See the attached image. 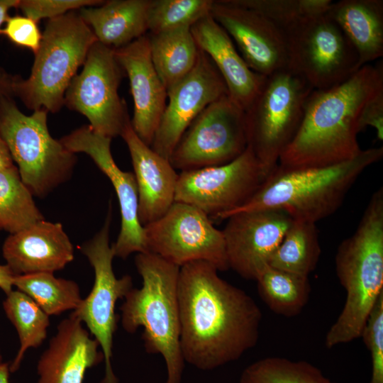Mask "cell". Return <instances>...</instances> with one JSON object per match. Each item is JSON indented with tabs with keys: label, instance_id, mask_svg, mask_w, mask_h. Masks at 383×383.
<instances>
[{
	"label": "cell",
	"instance_id": "cell-1",
	"mask_svg": "<svg viewBox=\"0 0 383 383\" xmlns=\"http://www.w3.org/2000/svg\"><path fill=\"white\" fill-rule=\"evenodd\" d=\"M205 261L179 268L178 303L184 360L211 370L238 360L259 338L262 311L243 289Z\"/></svg>",
	"mask_w": 383,
	"mask_h": 383
},
{
	"label": "cell",
	"instance_id": "cell-2",
	"mask_svg": "<svg viewBox=\"0 0 383 383\" xmlns=\"http://www.w3.org/2000/svg\"><path fill=\"white\" fill-rule=\"evenodd\" d=\"M382 90V62L362 66L335 87L313 89L306 99L300 127L278 165L323 167L357 156L362 150L357 140L362 110Z\"/></svg>",
	"mask_w": 383,
	"mask_h": 383
},
{
	"label": "cell",
	"instance_id": "cell-3",
	"mask_svg": "<svg viewBox=\"0 0 383 383\" xmlns=\"http://www.w3.org/2000/svg\"><path fill=\"white\" fill-rule=\"evenodd\" d=\"M335 272L346 292L343 309L325 338L332 348L360 338L383 292V189L373 193L354 233L339 245Z\"/></svg>",
	"mask_w": 383,
	"mask_h": 383
},
{
	"label": "cell",
	"instance_id": "cell-4",
	"mask_svg": "<svg viewBox=\"0 0 383 383\" xmlns=\"http://www.w3.org/2000/svg\"><path fill=\"white\" fill-rule=\"evenodd\" d=\"M382 157L381 146L362 150L350 160L327 166L278 165L253 196L226 219L240 211L274 209L293 219L316 223L337 211L362 173Z\"/></svg>",
	"mask_w": 383,
	"mask_h": 383
},
{
	"label": "cell",
	"instance_id": "cell-5",
	"mask_svg": "<svg viewBox=\"0 0 383 383\" xmlns=\"http://www.w3.org/2000/svg\"><path fill=\"white\" fill-rule=\"evenodd\" d=\"M135 265L142 277L141 288H132L120 310L121 325L129 333L143 327L147 353L165 360V383H180L184 360L180 347L178 303L179 267L150 252L137 253Z\"/></svg>",
	"mask_w": 383,
	"mask_h": 383
},
{
	"label": "cell",
	"instance_id": "cell-6",
	"mask_svg": "<svg viewBox=\"0 0 383 383\" xmlns=\"http://www.w3.org/2000/svg\"><path fill=\"white\" fill-rule=\"evenodd\" d=\"M96 41L91 28L75 11L48 19L30 76H16L14 96L33 111H59L70 83Z\"/></svg>",
	"mask_w": 383,
	"mask_h": 383
},
{
	"label": "cell",
	"instance_id": "cell-7",
	"mask_svg": "<svg viewBox=\"0 0 383 383\" xmlns=\"http://www.w3.org/2000/svg\"><path fill=\"white\" fill-rule=\"evenodd\" d=\"M313 90L301 75L287 67L265 77L245 111L248 146L257 159L265 179L296 135Z\"/></svg>",
	"mask_w": 383,
	"mask_h": 383
},
{
	"label": "cell",
	"instance_id": "cell-8",
	"mask_svg": "<svg viewBox=\"0 0 383 383\" xmlns=\"http://www.w3.org/2000/svg\"><path fill=\"white\" fill-rule=\"evenodd\" d=\"M48 113L41 109L28 116L19 110L13 97L0 100V135L22 181L40 197L67 180L77 160L75 153L51 136Z\"/></svg>",
	"mask_w": 383,
	"mask_h": 383
},
{
	"label": "cell",
	"instance_id": "cell-9",
	"mask_svg": "<svg viewBox=\"0 0 383 383\" xmlns=\"http://www.w3.org/2000/svg\"><path fill=\"white\" fill-rule=\"evenodd\" d=\"M284 33L288 67L313 89L340 84L362 67L354 47L327 12L305 18Z\"/></svg>",
	"mask_w": 383,
	"mask_h": 383
},
{
	"label": "cell",
	"instance_id": "cell-10",
	"mask_svg": "<svg viewBox=\"0 0 383 383\" xmlns=\"http://www.w3.org/2000/svg\"><path fill=\"white\" fill-rule=\"evenodd\" d=\"M111 221V207L101 230L79 248L94 269V282L89 295L70 314L85 323L101 348L105 361V374L101 383H118L111 365L118 322L115 306L118 299H124L133 288L131 276L117 278L113 270L115 255L109 243Z\"/></svg>",
	"mask_w": 383,
	"mask_h": 383
},
{
	"label": "cell",
	"instance_id": "cell-11",
	"mask_svg": "<svg viewBox=\"0 0 383 383\" xmlns=\"http://www.w3.org/2000/svg\"><path fill=\"white\" fill-rule=\"evenodd\" d=\"M83 65L66 90L64 105L84 115L96 133L111 139L121 136L131 119L126 104L118 95L125 72L115 50L97 40Z\"/></svg>",
	"mask_w": 383,
	"mask_h": 383
},
{
	"label": "cell",
	"instance_id": "cell-12",
	"mask_svg": "<svg viewBox=\"0 0 383 383\" xmlns=\"http://www.w3.org/2000/svg\"><path fill=\"white\" fill-rule=\"evenodd\" d=\"M247 147L245 111L227 94L210 104L191 123L170 162L181 172L218 166L233 161Z\"/></svg>",
	"mask_w": 383,
	"mask_h": 383
},
{
	"label": "cell",
	"instance_id": "cell-13",
	"mask_svg": "<svg viewBox=\"0 0 383 383\" xmlns=\"http://www.w3.org/2000/svg\"><path fill=\"white\" fill-rule=\"evenodd\" d=\"M148 252L179 267L194 261L229 269L222 231L199 209L174 201L160 218L143 226Z\"/></svg>",
	"mask_w": 383,
	"mask_h": 383
},
{
	"label": "cell",
	"instance_id": "cell-14",
	"mask_svg": "<svg viewBox=\"0 0 383 383\" xmlns=\"http://www.w3.org/2000/svg\"><path fill=\"white\" fill-rule=\"evenodd\" d=\"M264 180L261 166L248 146L228 163L181 172L174 201L192 205L209 217L226 219L253 196Z\"/></svg>",
	"mask_w": 383,
	"mask_h": 383
},
{
	"label": "cell",
	"instance_id": "cell-15",
	"mask_svg": "<svg viewBox=\"0 0 383 383\" xmlns=\"http://www.w3.org/2000/svg\"><path fill=\"white\" fill-rule=\"evenodd\" d=\"M210 15L226 31L255 72L267 77L288 67L284 31L260 12L238 0H213Z\"/></svg>",
	"mask_w": 383,
	"mask_h": 383
},
{
	"label": "cell",
	"instance_id": "cell-16",
	"mask_svg": "<svg viewBox=\"0 0 383 383\" xmlns=\"http://www.w3.org/2000/svg\"><path fill=\"white\" fill-rule=\"evenodd\" d=\"M111 138L83 126L60 140L73 153L88 155L111 181L118 199L121 223L116 241L111 245L115 257L126 259L133 252H148L144 228L138 218V193L133 173L121 170L111 151Z\"/></svg>",
	"mask_w": 383,
	"mask_h": 383
},
{
	"label": "cell",
	"instance_id": "cell-17",
	"mask_svg": "<svg viewBox=\"0 0 383 383\" xmlns=\"http://www.w3.org/2000/svg\"><path fill=\"white\" fill-rule=\"evenodd\" d=\"M227 94L220 73L210 57L199 49L192 70L167 90L169 101L151 148L170 160L174 148L195 118L210 104Z\"/></svg>",
	"mask_w": 383,
	"mask_h": 383
},
{
	"label": "cell",
	"instance_id": "cell-18",
	"mask_svg": "<svg viewBox=\"0 0 383 383\" xmlns=\"http://www.w3.org/2000/svg\"><path fill=\"white\" fill-rule=\"evenodd\" d=\"M222 230L229 269L255 280L279 245L293 218L274 209L240 211Z\"/></svg>",
	"mask_w": 383,
	"mask_h": 383
},
{
	"label": "cell",
	"instance_id": "cell-19",
	"mask_svg": "<svg viewBox=\"0 0 383 383\" xmlns=\"http://www.w3.org/2000/svg\"><path fill=\"white\" fill-rule=\"evenodd\" d=\"M115 55L130 82L132 128L150 146L167 104V91L152 64L148 34L115 50Z\"/></svg>",
	"mask_w": 383,
	"mask_h": 383
},
{
	"label": "cell",
	"instance_id": "cell-20",
	"mask_svg": "<svg viewBox=\"0 0 383 383\" xmlns=\"http://www.w3.org/2000/svg\"><path fill=\"white\" fill-rule=\"evenodd\" d=\"M6 265L15 275L54 273L74 259V248L62 226L44 219L10 234L2 247Z\"/></svg>",
	"mask_w": 383,
	"mask_h": 383
},
{
	"label": "cell",
	"instance_id": "cell-21",
	"mask_svg": "<svg viewBox=\"0 0 383 383\" xmlns=\"http://www.w3.org/2000/svg\"><path fill=\"white\" fill-rule=\"evenodd\" d=\"M121 136L131 155L138 193V218L144 226L162 216L174 202L179 174L168 159L140 140L131 121Z\"/></svg>",
	"mask_w": 383,
	"mask_h": 383
},
{
	"label": "cell",
	"instance_id": "cell-22",
	"mask_svg": "<svg viewBox=\"0 0 383 383\" xmlns=\"http://www.w3.org/2000/svg\"><path fill=\"white\" fill-rule=\"evenodd\" d=\"M99 347L82 323L70 315L58 324L38 362L37 383H83L86 371L104 360Z\"/></svg>",
	"mask_w": 383,
	"mask_h": 383
},
{
	"label": "cell",
	"instance_id": "cell-23",
	"mask_svg": "<svg viewBox=\"0 0 383 383\" xmlns=\"http://www.w3.org/2000/svg\"><path fill=\"white\" fill-rule=\"evenodd\" d=\"M191 31L198 48L210 57L222 77L230 98L245 111L266 77L248 67L231 37L210 13L195 23Z\"/></svg>",
	"mask_w": 383,
	"mask_h": 383
},
{
	"label": "cell",
	"instance_id": "cell-24",
	"mask_svg": "<svg viewBox=\"0 0 383 383\" xmlns=\"http://www.w3.org/2000/svg\"><path fill=\"white\" fill-rule=\"evenodd\" d=\"M151 0H110L81 8L79 14L97 40L116 50L145 35Z\"/></svg>",
	"mask_w": 383,
	"mask_h": 383
},
{
	"label": "cell",
	"instance_id": "cell-25",
	"mask_svg": "<svg viewBox=\"0 0 383 383\" xmlns=\"http://www.w3.org/2000/svg\"><path fill=\"white\" fill-rule=\"evenodd\" d=\"M327 13L354 47L362 67L382 57V0L332 1Z\"/></svg>",
	"mask_w": 383,
	"mask_h": 383
},
{
	"label": "cell",
	"instance_id": "cell-26",
	"mask_svg": "<svg viewBox=\"0 0 383 383\" xmlns=\"http://www.w3.org/2000/svg\"><path fill=\"white\" fill-rule=\"evenodd\" d=\"M147 34L152 64L167 91L192 70L199 48L191 27Z\"/></svg>",
	"mask_w": 383,
	"mask_h": 383
},
{
	"label": "cell",
	"instance_id": "cell-27",
	"mask_svg": "<svg viewBox=\"0 0 383 383\" xmlns=\"http://www.w3.org/2000/svg\"><path fill=\"white\" fill-rule=\"evenodd\" d=\"M321 255L318 232L315 223L293 219L268 265L309 277Z\"/></svg>",
	"mask_w": 383,
	"mask_h": 383
},
{
	"label": "cell",
	"instance_id": "cell-28",
	"mask_svg": "<svg viewBox=\"0 0 383 383\" xmlns=\"http://www.w3.org/2000/svg\"><path fill=\"white\" fill-rule=\"evenodd\" d=\"M255 280L259 296L276 314L295 316L302 311L309 301L311 288L308 277L267 265Z\"/></svg>",
	"mask_w": 383,
	"mask_h": 383
},
{
	"label": "cell",
	"instance_id": "cell-29",
	"mask_svg": "<svg viewBox=\"0 0 383 383\" xmlns=\"http://www.w3.org/2000/svg\"><path fill=\"white\" fill-rule=\"evenodd\" d=\"M43 219L17 167L0 170V230L13 234Z\"/></svg>",
	"mask_w": 383,
	"mask_h": 383
},
{
	"label": "cell",
	"instance_id": "cell-30",
	"mask_svg": "<svg viewBox=\"0 0 383 383\" xmlns=\"http://www.w3.org/2000/svg\"><path fill=\"white\" fill-rule=\"evenodd\" d=\"M13 287L30 297L49 316L74 310L81 303L77 282L50 272L15 275Z\"/></svg>",
	"mask_w": 383,
	"mask_h": 383
},
{
	"label": "cell",
	"instance_id": "cell-31",
	"mask_svg": "<svg viewBox=\"0 0 383 383\" xmlns=\"http://www.w3.org/2000/svg\"><path fill=\"white\" fill-rule=\"evenodd\" d=\"M7 318L16 328L20 348L10 365V372L16 371L28 348H38L45 340L50 326L49 316L27 294L12 290L3 301Z\"/></svg>",
	"mask_w": 383,
	"mask_h": 383
},
{
	"label": "cell",
	"instance_id": "cell-32",
	"mask_svg": "<svg viewBox=\"0 0 383 383\" xmlns=\"http://www.w3.org/2000/svg\"><path fill=\"white\" fill-rule=\"evenodd\" d=\"M240 383H335L316 366L304 360L267 357L249 365Z\"/></svg>",
	"mask_w": 383,
	"mask_h": 383
},
{
	"label": "cell",
	"instance_id": "cell-33",
	"mask_svg": "<svg viewBox=\"0 0 383 383\" xmlns=\"http://www.w3.org/2000/svg\"><path fill=\"white\" fill-rule=\"evenodd\" d=\"M213 0H151L148 26L150 33L192 27L210 13Z\"/></svg>",
	"mask_w": 383,
	"mask_h": 383
},
{
	"label": "cell",
	"instance_id": "cell-34",
	"mask_svg": "<svg viewBox=\"0 0 383 383\" xmlns=\"http://www.w3.org/2000/svg\"><path fill=\"white\" fill-rule=\"evenodd\" d=\"M255 10L285 31L301 20L325 13L331 0H238Z\"/></svg>",
	"mask_w": 383,
	"mask_h": 383
},
{
	"label": "cell",
	"instance_id": "cell-35",
	"mask_svg": "<svg viewBox=\"0 0 383 383\" xmlns=\"http://www.w3.org/2000/svg\"><path fill=\"white\" fill-rule=\"evenodd\" d=\"M360 338L371 355L372 375L369 383H383V292L371 311Z\"/></svg>",
	"mask_w": 383,
	"mask_h": 383
},
{
	"label": "cell",
	"instance_id": "cell-36",
	"mask_svg": "<svg viewBox=\"0 0 383 383\" xmlns=\"http://www.w3.org/2000/svg\"><path fill=\"white\" fill-rule=\"evenodd\" d=\"M100 0H19L17 9L25 16L38 22L42 18H54L86 6H99Z\"/></svg>",
	"mask_w": 383,
	"mask_h": 383
},
{
	"label": "cell",
	"instance_id": "cell-37",
	"mask_svg": "<svg viewBox=\"0 0 383 383\" xmlns=\"http://www.w3.org/2000/svg\"><path fill=\"white\" fill-rule=\"evenodd\" d=\"M0 34L4 35L13 43L35 53L40 45L42 33L37 22L23 16H9Z\"/></svg>",
	"mask_w": 383,
	"mask_h": 383
},
{
	"label": "cell",
	"instance_id": "cell-38",
	"mask_svg": "<svg viewBox=\"0 0 383 383\" xmlns=\"http://www.w3.org/2000/svg\"><path fill=\"white\" fill-rule=\"evenodd\" d=\"M360 131L367 126L376 130L379 140H383V90L372 97L364 106L359 120Z\"/></svg>",
	"mask_w": 383,
	"mask_h": 383
},
{
	"label": "cell",
	"instance_id": "cell-39",
	"mask_svg": "<svg viewBox=\"0 0 383 383\" xmlns=\"http://www.w3.org/2000/svg\"><path fill=\"white\" fill-rule=\"evenodd\" d=\"M16 76H13L0 67V100L5 97H13V84Z\"/></svg>",
	"mask_w": 383,
	"mask_h": 383
},
{
	"label": "cell",
	"instance_id": "cell-40",
	"mask_svg": "<svg viewBox=\"0 0 383 383\" xmlns=\"http://www.w3.org/2000/svg\"><path fill=\"white\" fill-rule=\"evenodd\" d=\"M14 277L15 274L6 264L0 265V289L6 295L13 290Z\"/></svg>",
	"mask_w": 383,
	"mask_h": 383
},
{
	"label": "cell",
	"instance_id": "cell-41",
	"mask_svg": "<svg viewBox=\"0 0 383 383\" xmlns=\"http://www.w3.org/2000/svg\"><path fill=\"white\" fill-rule=\"evenodd\" d=\"M14 165L9 150L0 135V170Z\"/></svg>",
	"mask_w": 383,
	"mask_h": 383
},
{
	"label": "cell",
	"instance_id": "cell-42",
	"mask_svg": "<svg viewBox=\"0 0 383 383\" xmlns=\"http://www.w3.org/2000/svg\"><path fill=\"white\" fill-rule=\"evenodd\" d=\"M19 0H0V30L9 17V12L13 8H17Z\"/></svg>",
	"mask_w": 383,
	"mask_h": 383
},
{
	"label": "cell",
	"instance_id": "cell-43",
	"mask_svg": "<svg viewBox=\"0 0 383 383\" xmlns=\"http://www.w3.org/2000/svg\"><path fill=\"white\" fill-rule=\"evenodd\" d=\"M10 366L8 362L0 363V383H9Z\"/></svg>",
	"mask_w": 383,
	"mask_h": 383
},
{
	"label": "cell",
	"instance_id": "cell-44",
	"mask_svg": "<svg viewBox=\"0 0 383 383\" xmlns=\"http://www.w3.org/2000/svg\"><path fill=\"white\" fill-rule=\"evenodd\" d=\"M2 362V357L0 355V363Z\"/></svg>",
	"mask_w": 383,
	"mask_h": 383
}]
</instances>
